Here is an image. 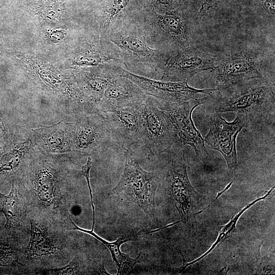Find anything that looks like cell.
<instances>
[{
    "instance_id": "e0dca14e",
    "label": "cell",
    "mask_w": 275,
    "mask_h": 275,
    "mask_svg": "<svg viewBox=\"0 0 275 275\" xmlns=\"http://www.w3.org/2000/svg\"><path fill=\"white\" fill-rule=\"evenodd\" d=\"M0 150V173L12 174L18 171L28 156L34 144L31 138H12Z\"/></svg>"
},
{
    "instance_id": "5bb4252c",
    "label": "cell",
    "mask_w": 275,
    "mask_h": 275,
    "mask_svg": "<svg viewBox=\"0 0 275 275\" xmlns=\"http://www.w3.org/2000/svg\"><path fill=\"white\" fill-rule=\"evenodd\" d=\"M75 122L64 120L49 126L32 130L33 144L47 153L62 154L72 152Z\"/></svg>"
},
{
    "instance_id": "ac0fdd59",
    "label": "cell",
    "mask_w": 275,
    "mask_h": 275,
    "mask_svg": "<svg viewBox=\"0 0 275 275\" xmlns=\"http://www.w3.org/2000/svg\"><path fill=\"white\" fill-rule=\"evenodd\" d=\"M69 221L70 224L69 230H78L90 234L107 248L116 265L118 274H125L130 272L135 264L140 261L139 256L136 258H132L128 255L122 253L120 250L121 245L123 243L131 241L129 237L122 236L115 241H108L96 234L94 230H86L79 227L75 224L71 217H69Z\"/></svg>"
},
{
    "instance_id": "d6986e66",
    "label": "cell",
    "mask_w": 275,
    "mask_h": 275,
    "mask_svg": "<svg viewBox=\"0 0 275 275\" xmlns=\"http://www.w3.org/2000/svg\"><path fill=\"white\" fill-rule=\"evenodd\" d=\"M19 195L14 183L8 195L0 192V211L6 218L5 227L7 228L15 227L19 223L22 213L21 202Z\"/></svg>"
},
{
    "instance_id": "484cf974",
    "label": "cell",
    "mask_w": 275,
    "mask_h": 275,
    "mask_svg": "<svg viewBox=\"0 0 275 275\" xmlns=\"http://www.w3.org/2000/svg\"><path fill=\"white\" fill-rule=\"evenodd\" d=\"M218 0H205L201 4L198 13L199 17L203 16L210 9L215 7Z\"/></svg>"
},
{
    "instance_id": "2e32d148",
    "label": "cell",
    "mask_w": 275,
    "mask_h": 275,
    "mask_svg": "<svg viewBox=\"0 0 275 275\" xmlns=\"http://www.w3.org/2000/svg\"><path fill=\"white\" fill-rule=\"evenodd\" d=\"M115 65L113 64L101 65L94 70L84 71L77 74L76 79L80 88L96 109L110 82L119 76L115 69Z\"/></svg>"
},
{
    "instance_id": "d4e9b609",
    "label": "cell",
    "mask_w": 275,
    "mask_h": 275,
    "mask_svg": "<svg viewBox=\"0 0 275 275\" xmlns=\"http://www.w3.org/2000/svg\"><path fill=\"white\" fill-rule=\"evenodd\" d=\"M266 16L274 25L275 0H259Z\"/></svg>"
},
{
    "instance_id": "cb8c5ba5",
    "label": "cell",
    "mask_w": 275,
    "mask_h": 275,
    "mask_svg": "<svg viewBox=\"0 0 275 275\" xmlns=\"http://www.w3.org/2000/svg\"><path fill=\"white\" fill-rule=\"evenodd\" d=\"M79 270V261L75 258L67 265L59 268L51 269L52 274H75Z\"/></svg>"
},
{
    "instance_id": "52a82bcc",
    "label": "cell",
    "mask_w": 275,
    "mask_h": 275,
    "mask_svg": "<svg viewBox=\"0 0 275 275\" xmlns=\"http://www.w3.org/2000/svg\"><path fill=\"white\" fill-rule=\"evenodd\" d=\"M143 132L141 143L154 155H160L180 141L169 116L148 96L141 104Z\"/></svg>"
},
{
    "instance_id": "83f0119b",
    "label": "cell",
    "mask_w": 275,
    "mask_h": 275,
    "mask_svg": "<svg viewBox=\"0 0 275 275\" xmlns=\"http://www.w3.org/2000/svg\"><path fill=\"white\" fill-rule=\"evenodd\" d=\"M6 0H0V8L3 6Z\"/></svg>"
},
{
    "instance_id": "44dd1931",
    "label": "cell",
    "mask_w": 275,
    "mask_h": 275,
    "mask_svg": "<svg viewBox=\"0 0 275 275\" xmlns=\"http://www.w3.org/2000/svg\"><path fill=\"white\" fill-rule=\"evenodd\" d=\"M274 188V187H273L269 191H267V193L263 197L257 199L256 200H255L251 203L248 205L239 213L236 214L234 216H233L228 224L221 227V230L219 232L218 237L215 242L212 245V246L207 252H206L205 254H204L201 257H199V258L197 259L196 260L191 262L187 263L185 264H183L184 266L183 265L180 268V269H181V270H183L185 269L187 266L191 265V264H193L197 262L198 261H200L201 259H203L206 255L209 254L211 252V251H212L214 249V248L217 245V244H218V243H221L222 242L224 241L226 239L231 237L233 234L236 231V225L240 215L252 205H254V204H255L256 202H257L258 201L260 200H264L267 197L269 196V195L272 191Z\"/></svg>"
},
{
    "instance_id": "ba28073f",
    "label": "cell",
    "mask_w": 275,
    "mask_h": 275,
    "mask_svg": "<svg viewBox=\"0 0 275 275\" xmlns=\"http://www.w3.org/2000/svg\"><path fill=\"white\" fill-rule=\"evenodd\" d=\"M115 69L119 76L126 77L138 86L148 96L161 101L178 103L210 96L215 88L198 89L187 82L155 80L132 73L118 65Z\"/></svg>"
},
{
    "instance_id": "277c9868",
    "label": "cell",
    "mask_w": 275,
    "mask_h": 275,
    "mask_svg": "<svg viewBox=\"0 0 275 275\" xmlns=\"http://www.w3.org/2000/svg\"><path fill=\"white\" fill-rule=\"evenodd\" d=\"M140 26L149 40L172 55L179 50L195 47L200 35L197 15H192L179 7L159 14L155 11Z\"/></svg>"
},
{
    "instance_id": "7402d4cb",
    "label": "cell",
    "mask_w": 275,
    "mask_h": 275,
    "mask_svg": "<svg viewBox=\"0 0 275 275\" xmlns=\"http://www.w3.org/2000/svg\"><path fill=\"white\" fill-rule=\"evenodd\" d=\"M130 0H113L105 9L101 23L100 32L103 37L111 26L117 20L119 15L128 5Z\"/></svg>"
},
{
    "instance_id": "5b68a950",
    "label": "cell",
    "mask_w": 275,
    "mask_h": 275,
    "mask_svg": "<svg viewBox=\"0 0 275 275\" xmlns=\"http://www.w3.org/2000/svg\"><path fill=\"white\" fill-rule=\"evenodd\" d=\"M125 151L124 170L112 193L122 200L136 204L155 223V197L160 172L145 171L133 156L131 148Z\"/></svg>"
},
{
    "instance_id": "ffe728a7",
    "label": "cell",
    "mask_w": 275,
    "mask_h": 275,
    "mask_svg": "<svg viewBox=\"0 0 275 275\" xmlns=\"http://www.w3.org/2000/svg\"><path fill=\"white\" fill-rule=\"evenodd\" d=\"M56 246L46 234L35 223L31 222L29 252L31 256L43 257L54 253Z\"/></svg>"
},
{
    "instance_id": "603a6c76",
    "label": "cell",
    "mask_w": 275,
    "mask_h": 275,
    "mask_svg": "<svg viewBox=\"0 0 275 275\" xmlns=\"http://www.w3.org/2000/svg\"><path fill=\"white\" fill-rule=\"evenodd\" d=\"M92 160L90 156L88 157L87 161L85 165L82 167L81 174L86 178L89 190L91 206L93 211V224L91 230H94L95 225V207L93 203L92 191L90 185V172L92 167Z\"/></svg>"
},
{
    "instance_id": "7a4b0ae2",
    "label": "cell",
    "mask_w": 275,
    "mask_h": 275,
    "mask_svg": "<svg viewBox=\"0 0 275 275\" xmlns=\"http://www.w3.org/2000/svg\"><path fill=\"white\" fill-rule=\"evenodd\" d=\"M260 48L240 46L217 55L210 78L215 88L229 86L259 78L274 84V59H270Z\"/></svg>"
},
{
    "instance_id": "8992f818",
    "label": "cell",
    "mask_w": 275,
    "mask_h": 275,
    "mask_svg": "<svg viewBox=\"0 0 275 275\" xmlns=\"http://www.w3.org/2000/svg\"><path fill=\"white\" fill-rule=\"evenodd\" d=\"M165 152L168 157L166 181L181 220L186 223L192 220L201 196L189 181L182 143L177 142Z\"/></svg>"
},
{
    "instance_id": "f546056e",
    "label": "cell",
    "mask_w": 275,
    "mask_h": 275,
    "mask_svg": "<svg viewBox=\"0 0 275 275\" xmlns=\"http://www.w3.org/2000/svg\"><path fill=\"white\" fill-rule=\"evenodd\" d=\"M0 140H1V136H0Z\"/></svg>"
},
{
    "instance_id": "7c38bea8",
    "label": "cell",
    "mask_w": 275,
    "mask_h": 275,
    "mask_svg": "<svg viewBox=\"0 0 275 275\" xmlns=\"http://www.w3.org/2000/svg\"><path fill=\"white\" fill-rule=\"evenodd\" d=\"M212 113L210 116V128L204 142L222 154L230 172L235 174L237 169L236 138L241 129L246 127L245 122L238 116L233 121L229 122L219 113Z\"/></svg>"
},
{
    "instance_id": "8fae6325",
    "label": "cell",
    "mask_w": 275,
    "mask_h": 275,
    "mask_svg": "<svg viewBox=\"0 0 275 275\" xmlns=\"http://www.w3.org/2000/svg\"><path fill=\"white\" fill-rule=\"evenodd\" d=\"M217 55L196 46L182 49L170 56L164 67L160 80L187 82L197 73L215 66Z\"/></svg>"
},
{
    "instance_id": "4316f807",
    "label": "cell",
    "mask_w": 275,
    "mask_h": 275,
    "mask_svg": "<svg viewBox=\"0 0 275 275\" xmlns=\"http://www.w3.org/2000/svg\"><path fill=\"white\" fill-rule=\"evenodd\" d=\"M0 136L1 140H5L8 136L7 131L5 127L2 115L0 112Z\"/></svg>"
},
{
    "instance_id": "30bf717a",
    "label": "cell",
    "mask_w": 275,
    "mask_h": 275,
    "mask_svg": "<svg viewBox=\"0 0 275 275\" xmlns=\"http://www.w3.org/2000/svg\"><path fill=\"white\" fill-rule=\"evenodd\" d=\"M115 145L104 116L99 112L86 113L75 122L72 152L90 155Z\"/></svg>"
},
{
    "instance_id": "9a60e30c",
    "label": "cell",
    "mask_w": 275,
    "mask_h": 275,
    "mask_svg": "<svg viewBox=\"0 0 275 275\" xmlns=\"http://www.w3.org/2000/svg\"><path fill=\"white\" fill-rule=\"evenodd\" d=\"M148 95L128 78H113L105 90L96 109L101 114L140 104Z\"/></svg>"
},
{
    "instance_id": "4fadbf2b",
    "label": "cell",
    "mask_w": 275,
    "mask_h": 275,
    "mask_svg": "<svg viewBox=\"0 0 275 275\" xmlns=\"http://www.w3.org/2000/svg\"><path fill=\"white\" fill-rule=\"evenodd\" d=\"M141 103L102 114L114 145L125 151L141 142L143 132Z\"/></svg>"
},
{
    "instance_id": "f1b7e54d",
    "label": "cell",
    "mask_w": 275,
    "mask_h": 275,
    "mask_svg": "<svg viewBox=\"0 0 275 275\" xmlns=\"http://www.w3.org/2000/svg\"><path fill=\"white\" fill-rule=\"evenodd\" d=\"M243 1H250V0H242Z\"/></svg>"
},
{
    "instance_id": "3957f363",
    "label": "cell",
    "mask_w": 275,
    "mask_h": 275,
    "mask_svg": "<svg viewBox=\"0 0 275 275\" xmlns=\"http://www.w3.org/2000/svg\"><path fill=\"white\" fill-rule=\"evenodd\" d=\"M140 25L132 22L116 20L102 37L111 44L126 67L124 69L147 67L162 74L172 54L150 45V40Z\"/></svg>"
},
{
    "instance_id": "6da1fadb",
    "label": "cell",
    "mask_w": 275,
    "mask_h": 275,
    "mask_svg": "<svg viewBox=\"0 0 275 275\" xmlns=\"http://www.w3.org/2000/svg\"><path fill=\"white\" fill-rule=\"evenodd\" d=\"M204 104L212 113L234 112L244 121L246 128L274 124V84L256 78L224 88H215Z\"/></svg>"
},
{
    "instance_id": "9c48e42d",
    "label": "cell",
    "mask_w": 275,
    "mask_h": 275,
    "mask_svg": "<svg viewBox=\"0 0 275 275\" xmlns=\"http://www.w3.org/2000/svg\"><path fill=\"white\" fill-rule=\"evenodd\" d=\"M208 97L178 103L166 102L155 98L158 107L170 118L180 142L184 146L192 147L199 159L206 158L208 152L204 139L195 127L191 116L195 108L204 104Z\"/></svg>"
}]
</instances>
